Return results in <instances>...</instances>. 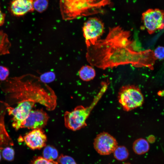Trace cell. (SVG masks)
I'll use <instances>...</instances> for the list:
<instances>
[{
	"label": "cell",
	"mask_w": 164,
	"mask_h": 164,
	"mask_svg": "<svg viewBox=\"0 0 164 164\" xmlns=\"http://www.w3.org/2000/svg\"><path fill=\"white\" fill-rule=\"evenodd\" d=\"M131 35L130 31L120 26L109 28L104 39L87 48V62L91 66L103 70L127 64L135 67H150L152 58L151 51L139 50Z\"/></svg>",
	"instance_id": "6da1fadb"
},
{
	"label": "cell",
	"mask_w": 164,
	"mask_h": 164,
	"mask_svg": "<svg viewBox=\"0 0 164 164\" xmlns=\"http://www.w3.org/2000/svg\"><path fill=\"white\" fill-rule=\"evenodd\" d=\"M5 94V102L9 106L24 101L38 103L49 110L56 105V97L53 91L39 78L31 74L7 78L0 83Z\"/></svg>",
	"instance_id": "7a4b0ae2"
},
{
	"label": "cell",
	"mask_w": 164,
	"mask_h": 164,
	"mask_svg": "<svg viewBox=\"0 0 164 164\" xmlns=\"http://www.w3.org/2000/svg\"><path fill=\"white\" fill-rule=\"evenodd\" d=\"M109 2L110 0H60L61 14L64 20L74 19L97 13Z\"/></svg>",
	"instance_id": "3957f363"
},
{
	"label": "cell",
	"mask_w": 164,
	"mask_h": 164,
	"mask_svg": "<svg viewBox=\"0 0 164 164\" xmlns=\"http://www.w3.org/2000/svg\"><path fill=\"white\" fill-rule=\"evenodd\" d=\"M108 84L103 82L102 87L93 102L89 106L79 105L71 111H66L64 115V125L69 129L76 131L87 125L86 121L91 111L106 91Z\"/></svg>",
	"instance_id": "277c9868"
},
{
	"label": "cell",
	"mask_w": 164,
	"mask_h": 164,
	"mask_svg": "<svg viewBox=\"0 0 164 164\" xmlns=\"http://www.w3.org/2000/svg\"><path fill=\"white\" fill-rule=\"evenodd\" d=\"M118 99L124 110L126 111L141 106L144 100L139 88L133 85L122 87L118 93Z\"/></svg>",
	"instance_id": "5b68a950"
},
{
	"label": "cell",
	"mask_w": 164,
	"mask_h": 164,
	"mask_svg": "<svg viewBox=\"0 0 164 164\" xmlns=\"http://www.w3.org/2000/svg\"><path fill=\"white\" fill-rule=\"evenodd\" d=\"M83 31L86 47L88 48L100 39L104 32V24L97 18H90L84 23Z\"/></svg>",
	"instance_id": "8992f818"
},
{
	"label": "cell",
	"mask_w": 164,
	"mask_h": 164,
	"mask_svg": "<svg viewBox=\"0 0 164 164\" xmlns=\"http://www.w3.org/2000/svg\"><path fill=\"white\" fill-rule=\"evenodd\" d=\"M35 103L30 101H24L17 104L15 108L10 106L7 107V111L12 115V126L15 130L22 128L30 112Z\"/></svg>",
	"instance_id": "52a82bcc"
},
{
	"label": "cell",
	"mask_w": 164,
	"mask_h": 164,
	"mask_svg": "<svg viewBox=\"0 0 164 164\" xmlns=\"http://www.w3.org/2000/svg\"><path fill=\"white\" fill-rule=\"evenodd\" d=\"M144 25L148 33L152 34L164 28V11L149 9L142 14Z\"/></svg>",
	"instance_id": "ba28073f"
},
{
	"label": "cell",
	"mask_w": 164,
	"mask_h": 164,
	"mask_svg": "<svg viewBox=\"0 0 164 164\" xmlns=\"http://www.w3.org/2000/svg\"><path fill=\"white\" fill-rule=\"evenodd\" d=\"M96 152L101 155H107L113 153L118 146L116 139L108 132H103L97 135L93 143Z\"/></svg>",
	"instance_id": "9c48e42d"
},
{
	"label": "cell",
	"mask_w": 164,
	"mask_h": 164,
	"mask_svg": "<svg viewBox=\"0 0 164 164\" xmlns=\"http://www.w3.org/2000/svg\"><path fill=\"white\" fill-rule=\"evenodd\" d=\"M49 119L48 115L42 109L32 110L22 128L42 129L46 125Z\"/></svg>",
	"instance_id": "30bf717a"
},
{
	"label": "cell",
	"mask_w": 164,
	"mask_h": 164,
	"mask_svg": "<svg viewBox=\"0 0 164 164\" xmlns=\"http://www.w3.org/2000/svg\"><path fill=\"white\" fill-rule=\"evenodd\" d=\"M21 140L23 141L30 149H40L46 146L47 137L41 129L32 130L27 134Z\"/></svg>",
	"instance_id": "8fae6325"
},
{
	"label": "cell",
	"mask_w": 164,
	"mask_h": 164,
	"mask_svg": "<svg viewBox=\"0 0 164 164\" xmlns=\"http://www.w3.org/2000/svg\"><path fill=\"white\" fill-rule=\"evenodd\" d=\"M9 106L5 101H0V150L14 145L5 125V116Z\"/></svg>",
	"instance_id": "7c38bea8"
},
{
	"label": "cell",
	"mask_w": 164,
	"mask_h": 164,
	"mask_svg": "<svg viewBox=\"0 0 164 164\" xmlns=\"http://www.w3.org/2000/svg\"><path fill=\"white\" fill-rule=\"evenodd\" d=\"M34 0H14L11 3V12L15 16L24 15L29 12L34 11Z\"/></svg>",
	"instance_id": "4fadbf2b"
},
{
	"label": "cell",
	"mask_w": 164,
	"mask_h": 164,
	"mask_svg": "<svg viewBox=\"0 0 164 164\" xmlns=\"http://www.w3.org/2000/svg\"><path fill=\"white\" fill-rule=\"evenodd\" d=\"M132 148L135 153L141 155L148 151L149 149V145L146 140L140 138L134 141L133 144Z\"/></svg>",
	"instance_id": "5bb4252c"
},
{
	"label": "cell",
	"mask_w": 164,
	"mask_h": 164,
	"mask_svg": "<svg viewBox=\"0 0 164 164\" xmlns=\"http://www.w3.org/2000/svg\"><path fill=\"white\" fill-rule=\"evenodd\" d=\"M79 75L82 80L88 81L94 78L96 72L93 67L89 65H86L81 67L79 71Z\"/></svg>",
	"instance_id": "9a60e30c"
},
{
	"label": "cell",
	"mask_w": 164,
	"mask_h": 164,
	"mask_svg": "<svg viewBox=\"0 0 164 164\" xmlns=\"http://www.w3.org/2000/svg\"><path fill=\"white\" fill-rule=\"evenodd\" d=\"M11 45L7 35L2 31H0V55L9 53Z\"/></svg>",
	"instance_id": "2e32d148"
},
{
	"label": "cell",
	"mask_w": 164,
	"mask_h": 164,
	"mask_svg": "<svg viewBox=\"0 0 164 164\" xmlns=\"http://www.w3.org/2000/svg\"><path fill=\"white\" fill-rule=\"evenodd\" d=\"M113 153L114 157L120 161L127 159L129 155L128 149L124 146H118Z\"/></svg>",
	"instance_id": "e0dca14e"
},
{
	"label": "cell",
	"mask_w": 164,
	"mask_h": 164,
	"mask_svg": "<svg viewBox=\"0 0 164 164\" xmlns=\"http://www.w3.org/2000/svg\"><path fill=\"white\" fill-rule=\"evenodd\" d=\"M43 157L48 159L54 160L58 157L57 150L54 147L48 146L44 149L43 152Z\"/></svg>",
	"instance_id": "ac0fdd59"
},
{
	"label": "cell",
	"mask_w": 164,
	"mask_h": 164,
	"mask_svg": "<svg viewBox=\"0 0 164 164\" xmlns=\"http://www.w3.org/2000/svg\"><path fill=\"white\" fill-rule=\"evenodd\" d=\"M48 0H34L33 5L34 10L42 13L45 11L48 6Z\"/></svg>",
	"instance_id": "d6986e66"
},
{
	"label": "cell",
	"mask_w": 164,
	"mask_h": 164,
	"mask_svg": "<svg viewBox=\"0 0 164 164\" xmlns=\"http://www.w3.org/2000/svg\"><path fill=\"white\" fill-rule=\"evenodd\" d=\"M2 155L5 160L9 161H12L14 158V150L10 146L6 147L2 149Z\"/></svg>",
	"instance_id": "ffe728a7"
},
{
	"label": "cell",
	"mask_w": 164,
	"mask_h": 164,
	"mask_svg": "<svg viewBox=\"0 0 164 164\" xmlns=\"http://www.w3.org/2000/svg\"><path fill=\"white\" fill-rule=\"evenodd\" d=\"M55 77V73L53 72L50 71L42 74L39 78L42 82L46 84L53 81Z\"/></svg>",
	"instance_id": "44dd1931"
},
{
	"label": "cell",
	"mask_w": 164,
	"mask_h": 164,
	"mask_svg": "<svg viewBox=\"0 0 164 164\" xmlns=\"http://www.w3.org/2000/svg\"><path fill=\"white\" fill-rule=\"evenodd\" d=\"M58 162L60 164H77L71 157L61 155L58 158Z\"/></svg>",
	"instance_id": "7402d4cb"
},
{
	"label": "cell",
	"mask_w": 164,
	"mask_h": 164,
	"mask_svg": "<svg viewBox=\"0 0 164 164\" xmlns=\"http://www.w3.org/2000/svg\"><path fill=\"white\" fill-rule=\"evenodd\" d=\"M33 164H58L54 160L48 159L43 157H39L34 161Z\"/></svg>",
	"instance_id": "603a6c76"
},
{
	"label": "cell",
	"mask_w": 164,
	"mask_h": 164,
	"mask_svg": "<svg viewBox=\"0 0 164 164\" xmlns=\"http://www.w3.org/2000/svg\"><path fill=\"white\" fill-rule=\"evenodd\" d=\"M9 74L8 69L5 67L0 66V80L3 81L7 79Z\"/></svg>",
	"instance_id": "cb8c5ba5"
},
{
	"label": "cell",
	"mask_w": 164,
	"mask_h": 164,
	"mask_svg": "<svg viewBox=\"0 0 164 164\" xmlns=\"http://www.w3.org/2000/svg\"><path fill=\"white\" fill-rule=\"evenodd\" d=\"M154 56L155 57L160 60L164 59V47L159 46L157 47L154 51Z\"/></svg>",
	"instance_id": "d4e9b609"
},
{
	"label": "cell",
	"mask_w": 164,
	"mask_h": 164,
	"mask_svg": "<svg viewBox=\"0 0 164 164\" xmlns=\"http://www.w3.org/2000/svg\"><path fill=\"white\" fill-rule=\"evenodd\" d=\"M5 16V14L1 12L0 9V26L3 25L4 23Z\"/></svg>",
	"instance_id": "484cf974"
},
{
	"label": "cell",
	"mask_w": 164,
	"mask_h": 164,
	"mask_svg": "<svg viewBox=\"0 0 164 164\" xmlns=\"http://www.w3.org/2000/svg\"><path fill=\"white\" fill-rule=\"evenodd\" d=\"M157 94L159 96L164 97V89L159 91L157 93Z\"/></svg>",
	"instance_id": "4316f807"
},
{
	"label": "cell",
	"mask_w": 164,
	"mask_h": 164,
	"mask_svg": "<svg viewBox=\"0 0 164 164\" xmlns=\"http://www.w3.org/2000/svg\"><path fill=\"white\" fill-rule=\"evenodd\" d=\"M1 153L0 152V161L1 160Z\"/></svg>",
	"instance_id": "83f0119b"
},
{
	"label": "cell",
	"mask_w": 164,
	"mask_h": 164,
	"mask_svg": "<svg viewBox=\"0 0 164 164\" xmlns=\"http://www.w3.org/2000/svg\"><path fill=\"white\" fill-rule=\"evenodd\" d=\"M123 164H131L129 163L128 162V163H125Z\"/></svg>",
	"instance_id": "f1b7e54d"
}]
</instances>
